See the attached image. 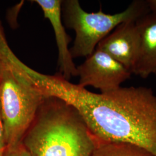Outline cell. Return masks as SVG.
<instances>
[{
  "label": "cell",
  "instance_id": "8",
  "mask_svg": "<svg viewBox=\"0 0 156 156\" xmlns=\"http://www.w3.org/2000/svg\"><path fill=\"white\" fill-rule=\"evenodd\" d=\"M140 35V49L132 74L156 78V14L150 12L136 21Z\"/></svg>",
  "mask_w": 156,
  "mask_h": 156
},
{
  "label": "cell",
  "instance_id": "1",
  "mask_svg": "<svg viewBox=\"0 0 156 156\" xmlns=\"http://www.w3.org/2000/svg\"><path fill=\"white\" fill-rule=\"evenodd\" d=\"M47 96L74 108L96 140L138 145L156 156V94L145 87L94 93L59 75L43 83Z\"/></svg>",
  "mask_w": 156,
  "mask_h": 156
},
{
  "label": "cell",
  "instance_id": "3",
  "mask_svg": "<svg viewBox=\"0 0 156 156\" xmlns=\"http://www.w3.org/2000/svg\"><path fill=\"white\" fill-rule=\"evenodd\" d=\"M0 23V106L7 147L22 142L45 95L18 64Z\"/></svg>",
  "mask_w": 156,
  "mask_h": 156
},
{
  "label": "cell",
  "instance_id": "10",
  "mask_svg": "<svg viewBox=\"0 0 156 156\" xmlns=\"http://www.w3.org/2000/svg\"><path fill=\"white\" fill-rule=\"evenodd\" d=\"M4 156H31L30 151L23 144L20 143L18 145L6 147Z\"/></svg>",
  "mask_w": 156,
  "mask_h": 156
},
{
  "label": "cell",
  "instance_id": "4",
  "mask_svg": "<svg viewBox=\"0 0 156 156\" xmlns=\"http://www.w3.org/2000/svg\"><path fill=\"white\" fill-rule=\"evenodd\" d=\"M62 15L65 25L75 32L70 52L73 58L90 56L98 44L122 23L136 21L150 12L147 1H134L126 10L114 15L101 10L89 13L84 11L78 0L62 1Z\"/></svg>",
  "mask_w": 156,
  "mask_h": 156
},
{
  "label": "cell",
  "instance_id": "14",
  "mask_svg": "<svg viewBox=\"0 0 156 156\" xmlns=\"http://www.w3.org/2000/svg\"><path fill=\"white\" fill-rule=\"evenodd\" d=\"M1 62L0 61V73H1Z\"/></svg>",
  "mask_w": 156,
  "mask_h": 156
},
{
  "label": "cell",
  "instance_id": "6",
  "mask_svg": "<svg viewBox=\"0 0 156 156\" xmlns=\"http://www.w3.org/2000/svg\"><path fill=\"white\" fill-rule=\"evenodd\" d=\"M140 45V32L136 21H127L117 26L96 49L106 53L132 73Z\"/></svg>",
  "mask_w": 156,
  "mask_h": 156
},
{
  "label": "cell",
  "instance_id": "2",
  "mask_svg": "<svg viewBox=\"0 0 156 156\" xmlns=\"http://www.w3.org/2000/svg\"><path fill=\"white\" fill-rule=\"evenodd\" d=\"M22 142L31 156H91L95 138L74 108L45 96Z\"/></svg>",
  "mask_w": 156,
  "mask_h": 156
},
{
  "label": "cell",
  "instance_id": "9",
  "mask_svg": "<svg viewBox=\"0 0 156 156\" xmlns=\"http://www.w3.org/2000/svg\"><path fill=\"white\" fill-rule=\"evenodd\" d=\"M91 156H154L138 145L124 142H106L95 139Z\"/></svg>",
  "mask_w": 156,
  "mask_h": 156
},
{
  "label": "cell",
  "instance_id": "13",
  "mask_svg": "<svg viewBox=\"0 0 156 156\" xmlns=\"http://www.w3.org/2000/svg\"><path fill=\"white\" fill-rule=\"evenodd\" d=\"M5 149H4V150H0V156H4V153H5Z\"/></svg>",
  "mask_w": 156,
  "mask_h": 156
},
{
  "label": "cell",
  "instance_id": "5",
  "mask_svg": "<svg viewBox=\"0 0 156 156\" xmlns=\"http://www.w3.org/2000/svg\"><path fill=\"white\" fill-rule=\"evenodd\" d=\"M77 74L79 86L84 88L92 86L105 93L120 87L132 73L105 52L95 49L77 67Z\"/></svg>",
  "mask_w": 156,
  "mask_h": 156
},
{
  "label": "cell",
  "instance_id": "12",
  "mask_svg": "<svg viewBox=\"0 0 156 156\" xmlns=\"http://www.w3.org/2000/svg\"><path fill=\"white\" fill-rule=\"evenodd\" d=\"M150 11L156 14V0H148L147 1Z\"/></svg>",
  "mask_w": 156,
  "mask_h": 156
},
{
  "label": "cell",
  "instance_id": "11",
  "mask_svg": "<svg viewBox=\"0 0 156 156\" xmlns=\"http://www.w3.org/2000/svg\"><path fill=\"white\" fill-rule=\"evenodd\" d=\"M6 147L5 126L0 106V150L5 149Z\"/></svg>",
  "mask_w": 156,
  "mask_h": 156
},
{
  "label": "cell",
  "instance_id": "7",
  "mask_svg": "<svg viewBox=\"0 0 156 156\" xmlns=\"http://www.w3.org/2000/svg\"><path fill=\"white\" fill-rule=\"evenodd\" d=\"M33 2L41 7L44 16L50 21L54 30L58 51V74L67 80L72 77L78 76L77 67L73 61L70 49L68 48L71 38L66 33L62 22V1L35 0Z\"/></svg>",
  "mask_w": 156,
  "mask_h": 156
}]
</instances>
